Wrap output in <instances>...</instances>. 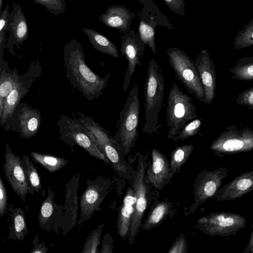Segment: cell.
<instances>
[{
  "label": "cell",
  "mask_w": 253,
  "mask_h": 253,
  "mask_svg": "<svg viewBox=\"0 0 253 253\" xmlns=\"http://www.w3.org/2000/svg\"><path fill=\"white\" fill-rule=\"evenodd\" d=\"M65 76L74 89L92 101L99 98L108 85L110 73L101 77L88 67L81 42L72 39L64 45L63 52Z\"/></svg>",
  "instance_id": "1"
},
{
  "label": "cell",
  "mask_w": 253,
  "mask_h": 253,
  "mask_svg": "<svg viewBox=\"0 0 253 253\" xmlns=\"http://www.w3.org/2000/svg\"><path fill=\"white\" fill-rule=\"evenodd\" d=\"M144 89L145 123L142 132L158 134L162 126L159 114L163 105L165 82L162 68L154 58L149 61Z\"/></svg>",
  "instance_id": "2"
},
{
  "label": "cell",
  "mask_w": 253,
  "mask_h": 253,
  "mask_svg": "<svg viewBox=\"0 0 253 253\" xmlns=\"http://www.w3.org/2000/svg\"><path fill=\"white\" fill-rule=\"evenodd\" d=\"M72 114L84 126L92 142L109 160L113 169L120 175L129 179L131 178L129 166L123 159L121 152L109 131L90 116L79 111L77 115L74 113Z\"/></svg>",
  "instance_id": "3"
},
{
  "label": "cell",
  "mask_w": 253,
  "mask_h": 253,
  "mask_svg": "<svg viewBox=\"0 0 253 253\" xmlns=\"http://www.w3.org/2000/svg\"><path fill=\"white\" fill-rule=\"evenodd\" d=\"M140 112L138 87L131 89L120 112L117 130L113 139L122 154H127L133 148L138 137L137 128Z\"/></svg>",
  "instance_id": "4"
},
{
  "label": "cell",
  "mask_w": 253,
  "mask_h": 253,
  "mask_svg": "<svg viewBox=\"0 0 253 253\" xmlns=\"http://www.w3.org/2000/svg\"><path fill=\"white\" fill-rule=\"evenodd\" d=\"M197 118L192 99L173 82L168 94L166 113L168 138L175 140L184 126Z\"/></svg>",
  "instance_id": "5"
},
{
  "label": "cell",
  "mask_w": 253,
  "mask_h": 253,
  "mask_svg": "<svg viewBox=\"0 0 253 253\" xmlns=\"http://www.w3.org/2000/svg\"><path fill=\"white\" fill-rule=\"evenodd\" d=\"M167 54L177 80L190 94L204 103V89L195 62L184 50L177 47L169 48Z\"/></svg>",
  "instance_id": "6"
},
{
  "label": "cell",
  "mask_w": 253,
  "mask_h": 253,
  "mask_svg": "<svg viewBox=\"0 0 253 253\" xmlns=\"http://www.w3.org/2000/svg\"><path fill=\"white\" fill-rule=\"evenodd\" d=\"M210 149L220 154H234L253 149V130L248 126L232 124L221 132Z\"/></svg>",
  "instance_id": "7"
},
{
  "label": "cell",
  "mask_w": 253,
  "mask_h": 253,
  "mask_svg": "<svg viewBox=\"0 0 253 253\" xmlns=\"http://www.w3.org/2000/svg\"><path fill=\"white\" fill-rule=\"evenodd\" d=\"M59 138L71 146L77 145L86 150L89 154L110 165L109 160L97 148L89 137L84 126L74 117L65 115L60 116L57 121Z\"/></svg>",
  "instance_id": "8"
},
{
  "label": "cell",
  "mask_w": 253,
  "mask_h": 253,
  "mask_svg": "<svg viewBox=\"0 0 253 253\" xmlns=\"http://www.w3.org/2000/svg\"><path fill=\"white\" fill-rule=\"evenodd\" d=\"M203 232L211 236L225 237L246 227L247 220L240 214L227 212H212L201 217L197 221Z\"/></svg>",
  "instance_id": "9"
},
{
  "label": "cell",
  "mask_w": 253,
  "mask_h": 253,
  "mask_svg": "<svg viewBox=\"0 0 253 253\" xmlns=\"http://www.w3.org/2000/svg\"><path fill=\"white\" fill-rule=\"evenodd\" d=\"M138 153V165L134 176L132 187L136 200L127 236L129 244L134 243L139 232L147 206V187L145 178L146 159L142 154Z\"/></svg>",
  "instance_id": "10"
},
{
  "label": "cell",
  "mask_w": 253,
  "mask_h": 253,
  "mask_svg": "<svg viewBox=\"0 0 253 253\" xmlns=\"http://www.w3.org/2000/svg\"><path fill=\"white\" fill-rule=\"evenodd\" d=\"M110 181L104 177L93 180L87 179V186L81 197L80 225L89 219L95 211L100 209V206L109 192Z\"/></svg>",
  "instance_id": "11"
},
{
  "label": "cell",
  "mask_w": 253,
  "mask_h": 253,
  "mask_svg": "<svg viewBox=\"0 0 253 253\" xmlns=\"http://www.w3.org/2000/svg\"><path fill=\"white\" fill-rule=\"evenodd\" d=\"M145 44L140 39L139 33L129 30L121 37L120 50L127 61L125 74L123 91H126L129 87L132 76L137 66L142 64Z\"/></svg>",
  "instance_id": "12"
},
{
  "label": "cell",
  "mask_w": 253,
  "mask_h": 253,
  "mask_svg": "<svg viewBox=\"0 0 253 253\" xmlns=\"http://www.w3.org/2000/svg\"><path fill=\"white\" fill-rule=\"evenodd\" d=\"M3 169L5 177L13 192L25 202L29 191L22 159L11 150L8 143L5 145Z\"/></svg>",
  "instance_id": "13"
},
{
  "label": "cell",
  "mask_w": 253,
  "mask_h": 253,
  "mask_svg": "<svg viewBox=\"0 0 253 253\" xmlns=\"http://www.w3.org/2000/svg\"><path fill=\"white\" fill-rule=\"evenodd\" d=\"M194 62L204 89V103L210 105L214 98L216 85V75L213 62L207 49H202Z\"/></svg>",
  "instance_id": "14"
},
{
  "label": "cell",
  "mask_w": 253,
  "mask_h": 253,
  "mask_svg": "<svg viewBox=\"0 0 253 253\" xmlns=\"http://www.w3.org/2000/svg\"><path fill=\"white\" fill-rule=\"evenodd\" d=\"M80 179L79 173L72 177L66 184L65 202L64 212H62L60 227L63 233L66 234L77 224L78 210V190Z\"/></svg>",
  "instance_id": "15"
},
{
  "label": "cell",
  "mask_w": 253,
  "mask_h": 253,
  "mask_svg": "<svg viewBox=\"0 0 253 253\" xmlns=\"http://www.w3.org/2000/svg\"><path fill=\"white\" fill-rule=\"evenodd\" d=\"M253 189V171L238 175L218 190L213 198L219 201L233 200L243 197Z\"/></svg>",
  "instance_id": "16"
},
{
  "label": "cell",
  "mask_w": 253,
  "mask_h": 253,
  "mask_svg": "<svg viewBox=\"0 0 253 253\" xmlns=\"http://www.w3.org/2000/svg\"><path fill=\"white\" fill-rule=\"evenodd\" d=\"M55 195L48 186L47 196L41 205L38 215L39 226L48 232L56 230L60 225L63 209L55 203Z\"/></svg>",
  "instance_id": "17"
},
{
  "label": "cell",
  "mask_w": 253,
  "mask_h": 253,
  "mask_svg": "<svg viewBox=\"0 0 253 253\" xmlns=\"http://www.w3.org/2000/svg\"><path fill=\"white\" fill-rule=\"evenodd\" d=\"M152 163L146 171V177L159 190H162L169 182V164L167 158L159 150L153 148Z\"/></svg>",
  "instance_id": "18"
},
{
  "label": "cell",
  "mask_w": 253,
  "mask_h": 253,
  "mask_svg": "<svg viewBox=\"0 0 253 253\" xmlns=\"http://www.w3.org/2000/svg\"><path fill=\"white\" fill-rule=\"evenodd\" d=\"M226 174V169L220 168L204 175L195 189V201L198 205L213 197Z\"/></svg>",
  "instance_id": "19"
},
{
  "label": "cell",
  "mask_w": 253,
  "mask_h": 253,
  "mask_svg": "<svg viewBox=\"0 0 253 253\" xmlns=\"http://www.w3.org/2000/svg\"><path fill=\"white\" fill-rule=\"evenodd\" d=\"M134 16V12L125 6L114 5L109 7L99 19L107 27L118 29L125 34L130 30V25Z\"/></svg>",
  "instance_id": "20"
},
{
  "label": "cell",
  "mask_w": 253,
  "mask_h": 253,
  "mask_svg": "<svg viewBox=\"0 0 253 253\" xmlns=\"http://www.w3.org/2000/svg\"><path fill=\"white\" fill-rule=\"evenodd\" d=\"M136 198L133 188H129L121 204L117 220V229L122 238L127 237Z\"/></svg>",
  "instance_id": "21"
},
{
  "label": "cell",
  "mask_w": 253,
  "mask_h": 253,
  "mask_svg": "<svg viewBox=\"0 0 253 253\" xmlns=\"http://www.w3.org/2000/svg\"><path fill=\"white\" fill-rule=\"evenodd\" d=\"M8 211L10 223L8 238L14 241H22L29 232L26 222L25 211L11 204H8Z\"/></svg>",
  "instance_id": "22"
},
{
  "label": "cell",
  "mask_w": 253,
  "mask_h": 253,
  "mask_svg": "<svg viewBox=\"0 0 253 253\" xmlns=\"http://www.w3.org/2000/svg\"><path fill=\"white\" fill-rule=\"evenodd\" d=\"M21 135L29 139L37 133L41 122V115L36 110L25 108L19 116Z\"/></svg>",
  "instance_id": "23"
},
{
  "label": "cell",
  "mask_w": 253,
  "mask_h": 253,
  "mask_svg": "<svg viewBox=\"0 0 253 253\" xmlns=\"http://www.w3.org/2000/svg\"><path fill=\"white\" fill-rule=\"evenodd\" d=\"M90 43L98 51L108 54L113 57L118 58L119 52L117 46L106 37L94 30L83 28Z\"/></svg>",
  "instance_id": "24"
},
{
  "label": "cell",
  "mask_w": 253,
  "mask_h": 253,
  "mask_svg": "<svg viewBox=\"0 0 253 253\" xmlns=\"http://www.w3.org/2000/svg\"><path fill=\"white\" fill-rule=\"evenodd\" d=\"M22 165L28 183L29 193L34 195L35 192L40 193L44 197L45 192L42 187L40 176L36 168L27 155H25L22 157Z\"/></svg>",
  "instance_id": "25"
},
{
  "label": "cell",
  "mask_w": 253,
  "mask_h": 253,
  "mask_svg": "<svg viewBox=\"0 0 253 253\" xmlns=\"http://www.w3.org/2000/svg\"><path fill=\"white\" fill-rule=\"evenodd\" d=\"M231 74L230 79L244 81H253V56L239 58L229 71Z\"/></svg>",
  "instance_id": "26"
},
{
  "label": "cell",
  "mask_w": 253,
  "mask_h": 253,
  "mask_svg": "<svg viewBox=\"0 0 253 253\" xmlns=\"http://www.w3.org/2000/svg\"><path fill=\"white\" fill-rule=\"evenodd\" d=\"M194 149L193 144H184L176 147L170 153L169 164V177L171 179L174 174L178 173L181 167L187 162Z\"/></svg>",
  "instance_id": "27"
},
{
  "label": "cell",
  "mask_w": 253,
  "mask_h": 253,
  "mask_svg": "<svg viewBox=\"0 0 253 253\" xmlns=\"http://www.w3.org/2000/svg\"><path fill=\"white\" fill-rule=\"evenodd\" d=\"M31 157L33 162L40 165L51 172H54L63 167L68 163V160L54 155L31 152Z\"/></svg>",
  "instance_id": "28"
},
{
  "label": "cell",
  "mask_w": 253,
  "mask_h": 253,
  "mask_svg": "<svg viewBox=\"0 0 253 253\" xmlns=\"http://www.w3.org/2000/svg\"><path fill=\"white\" fill-rule=\"evenodd\" d=\"M24 93L25 89L18 81L6 98L1 120L3 123L12 116Z\"/></svg>",
  "instance_id": "29"
},
{
  "label": "cell",
  "mask_w": 253,
  "mask_h": 253,
  "mask_svg": "<svg viewBox=\"0 0 253 253\" xmlns=\"http://www.w3.org/2000/svg\"><path fill=\"white\" fill-rule=\"evenodd\" d=\"M169 209V204L165 202L158 203L151 211L145 220L143 229L150 230L157 226L166 217Z\"/></svg>",
  "instance_id": "30"
},
{
  "label": "cell",
  "mask_w": 253,
  "mask_h": 253,
  "mask_svg": "<svg viewBox=\"0 0 253 253\" xmlns=\"http://www.w3.org/2000/svg\"><path fill=\"white\" fill-rule=\"evenodd\" d=\"M10 25L16 41L19 43L23 42L27 38L28 28L26 19L20 7L14 14Z\"/></svg>",
  "instance_id": "31"
},
{
  "label": "cell",
  "mask_w": 253,
  "mask_h": 253,
  "mask_svg": "<svg viewBox=\"0 0 253 253\" xmlns=\"http://www.w3.org/2000/svg\"><path fill=\"white\" fill-rule=\"evenodd\" d=\"M253 45V19L245 25L237 34L233 42L234 48L241 49Z\"/></svg>",
  "instance_id": "32"
},
{
  "label": "cell",
  "mask_w": 253,
  "mask_h": 253,
  "mask_svg": "<svg viewBox=\"0 0 253 253\" xmlns=\"http://www.w3.org/2000/svg\"><path fill=\"white\" fill-rule=\"evenodd\" d=\"M18 78L9 74L0 77V119L1 120L6 98L18 81Z\"/></svg>",
  "instance_id": "33"
},
{
  "label": "cell",
  "mask_w": 253,
  "mask_h": 253,
  "mask_svg": "<svg viewBox=\"0 0 253 253\" xmlns=\"http://www.w3.org/2000/svg\"><path fill=\"white\" fill-rule=\"evenodd\" d=\"M139 34L141 40L145 45H147L154 54L156 53V46L155 41V28L151 24L141 20L139 25Z\"/></svg>",
  "instance_id": "34"
},
{
  "label": "cell",
  "mask_w": 253,
  "mask_h": 253,
  "mask_svg": "<svg viewBox=\"0 0 253 253\" xmlns=\"http://www.w3.org/2000/svg\"><path fill=\"white\" fill-rule=\"evenodd\" d=\"M105 224L99 225L98 227L92 231L86 239L84 245L82 253H96L98 247L100 243L101 235Z\"/></svg>",
  "instance_id": "35"
},
{
  "label": "cell",
  "mask_w": 253,
  "mask_h": 253,
  "mask_svg": "<svg viewBox=\"0 0 253 253\" xmlns=\"http://www.w3.org/2000/svg\"><path fill=\"white\" fill-rule=\"evenodd\" d=\"M203 122V119L197 118L189 122L181 130L174 141H183L198 134L201 129Z\"/></svg>",
  "instance_id": "36"
},
{
  "label": "cell",
  "mask_w": 253,
  "mask_h": 253,
  "mask_svg": "<svg viewBox=\"0 0 253 253\" xmlns=\"http://www.w3.org/2000/svg\"><path fill=\"white\" fill-rule=\"evenodd\" d=\"M37 4L44 6L54 15L64 13L66 9L65 0H34Z\"/></svg>",
  "instance_id": "37"
},
{
  "label": "cell",
  "mask_w": 253,
  "mask_h": 253,
  "mask_svg": "<svg viewBox=\"0 0 253 253\" xmlns=\"http://www.w3.org/2000/svg\"><path fill=\"white\" fill-rule=\"evenodd\" d=\"M235 102L239 105L246 106L250 110H253V86L244 90L237 96Z\"/></svg>",
  "instance_id": "38"
},
{
  "label": "cell",
  "mask_w": 253,
  "mask_h": 253,
  "mask_svg": "<svg viewBox=\"0 0 253 253\" xmlns=\"http://www.w3.org/2000/svg\"><path fill=\"white\" fill-rule=\"evenodd\" d=\"M8 198L5 185L0 176V216L3 217L8 211Z\"/></svg>",
  "instance_id": "39"
},
{
  "label": "cell",
  "mask_w": 253,
  "mask_h": 253,
  "mask_svg": "<svg viewBox=\"0 0 253 253\" xmlns=\"http://www.w3.org/2000/svg\"><path fill=\"white\" fill-rule=\"evenodd\" d=\"M187 244L184 234L182 233L177 238L174 243L170 248L168 253H187Z\"/></svg>",
  "instance_id": "40"
},
{
  "label": "cell",
  "mask_w": 253,
  "mask_h": 253,
  "mask_svg": "<svg viewBox=\"0 0 253 253\" xmlns=\"http://www.w3.org/2000/svg\"><path fill=\"white\" fill-rule=\"evenodd\" d=\"M166 5L173 13L183 16L185 12L184 0H164Z\"/></svg>",
  "instance_id": "41"
},
{
  "label": "cell",
  "mask_w": 253,
  "mask_h": 253,
  "mask_svg": "<svg viewBox=\"0 0 253 253\" xmlns=\"http://www.w3.org/2000/svg\"><path fill=\"white\" fill-rule=\"evenodd\" d=\"M113 243L112 237L108 233H106L102 242V249L100 252L112 253L113 249Z\"/></svg>",
  "instance_id": "42"
},
{
  "label": "cell",
  "mask_w": 253,
  "mask_h": 253,
  "mask_svg": "<svg viewBox=\"0 0 253 253\" xmlns=\"http://www.w3.org/2000/svg\"><path fill=\"white\" fill-rule=\"evenodd\" d=\"M39 242V236L37 235L32 242L34 247L31 251V253H45L47 252L48 249L46 247L44 243Z\"/></svg>",
  "instance_id": "43"
},
{
  "label": "cell",
  "mask_w": 253,
  "mask_h": 253,
  "mask_svg": "<svg viewBox=\"0 0 253 253\" xmlns=\"http://www.w3.org/2000/svg\"><path fill=\"white\" fill-rule=\"evenodd\" d=\"M8 7H9L8 5H7L5 7L1 17H0V32L4 28V27H5V26L6 24L7 15Z\"/></svg>",
  "instance_id": "44"
},
{
  "label": "cell",
  "mask_w": 253,
  "mask_h": 253,
  "mask_svg": "<svg viewBox=\"0 0 253 253\" xmlns=\"http://www.w3.org/2000/svg\"><path fill=\"white\" fill-rule=\"evenodd\" d=\"M253 233H252L251 236H250V239L249 241V244L247 247V250H251V253H253Z\"/></svg>",
  "instance_id": "45"
},
{
  "label": "cell",
  "mask_w": 253,
  "mask_h": 253,
  "mask_svg": "<svg viewBox=\"0 0 253 253\" xmlns=\"http://www.w3.org/2000/svg\"><path fill=\"white\" fill-rule=\"evenodd\" d=\"M2 0H0V7H1L2 6Z\"/></svg>",
  "instance_id": "46"
},
{
  "label": "cell",
  "mask_w": 253,
  "mask_h": 253,
  "mask_svg": "<svg viewBox=\"0 0 253 253\" xmlns=\"http://www.w3.org/2000/svg\"></svg>",
  "instance_id": "47"
}]
</instances>
